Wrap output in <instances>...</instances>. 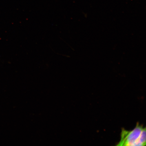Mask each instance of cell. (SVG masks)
Listing matches in <instances>:
<instances>
[{"label": "cell", "instance_id": "cell-1", "mask_svg": "<svg viewBox=\"0 0 146 146\" xmlns=\"http://www.w3.org/2000/svg\"><path fill=\"white\" fill-rule=\"evenodd\" d=\"M146 129L137 124L135 128L132 131L122 130L121 138L117 145L145 146Z\"/></svg>", "mask_w": 146, "mask_h": 146}]
</instances>
